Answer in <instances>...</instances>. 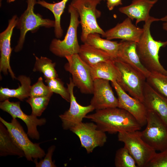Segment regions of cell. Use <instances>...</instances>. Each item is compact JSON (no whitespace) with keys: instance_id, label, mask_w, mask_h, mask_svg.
Wrapping results in <instances>:
<instances>
[{"instance_id":"e575fe53","label":"cell","mask_w":167,"mask_h":167,"mask_svg":"<svg viewBox=\"0 0 167 167\" xmlns=\"http://www.w3.org/2000/svg\"><path fill=\"white\" fill-rule=\"evenodd\" d=\"M122 0H106L107 6L109 11L113 10L114 8L119 5L122 4Z\"/></svg>"},{"instance_id":"52a82bcc","label":"cell","mask_w":167,"mask_h":167,"mask_svg":"<svg viewBox=\"0 0 167 167\" xmlns=\"http://www.w3.org/2000/svg\"><path fill=\"white\" fill-rule=\"evenodd\" d=\"M114 61L119 73L116 81L118 84L131 96L143 103V90L146 77L125 62L118 59Z\"/></svg>"},{"instance_id":"d6986e66","label":"cell","mask_w":167,"mask_h":167,"mask_svg":"<svg viewBox=\"0 0 167 167\" xmlns=\"http://www.w3.org/2000/svg\"><path fill=\"white\" fill-rule=\"evenodd\" d=\"M117 58L118 59L129 65L147 78L151 73L142 65L136 50L137 43L122 40L119 42Z\"/></svg>"},{"instance_id":"f35d334b","label":"cell","mask_w":167,"mask_h":167,"mask_svg":"<svg viewBox=\"0 0 167 167\" xmlns=\"http://www.w3.org/2000/svg\"><path fill=\"white\" fill-rule=\"evenodd\" d=\"M101 1L102 0H104V1H105V0H101Z\"/></svg>"},{"instance_id":"44dd1931","label":"cell","mask_w":167,"mask_h":167,"mask_svg":"<svg viewBox=\"0 0 167 167\" xmlns=\"http://www.w3.org/2000/svg\"><path fill=\"white\" fill-rule=\"evenodd\" d=\"M20 83L18 88L16 89H10L7 88L1 87L0 88V101H2L10 98H18L23 101L30 96L31 86V80L29 77L24 75H20L16 78Z\"/></svg>"},{"instance_id":"ffe728a7","label":"cell","mask_w":167,"mask_h":167,"mask_svg":"<svg viewBox=\"0 0 167 167\" xmlns=\"http://www.w3.org/2000/svg\"><path fill=\"white\" fill-rule=\"evenodd\" d=\"M158 0H133L128 5L119 8V12L126 15L131 20H136L135 24L144 22L150 17L149 12Z\"/></svg>"},{"instance_id":"1f68e13d","label":"cell","mask_w":167,"mask_h":167,"mask_svg":"<svg viewBox=\"0 0 167 167\" xmlns=\"http://www.w3.org/2000/svg\"><path fill=\"white\" fill-rule=\"evenodd\" d=\"M53 93L48 86L44 84L42 78L40 77L38 79L37 82L31 86L30 97H41L52 95Z\"/></svg>"},{"instance_id":"e0dca14e","label":"cell","mask_w":167,"mask_h":167,"mask_svg":"<svg viewBox=\"0 0 167 167\" xmlns=\"http://www.w3.org/2000/svg\"><path fill=\"white\" fill-rule=\"evenodd\" d=\"M129 17L115 27L105 32L101 36L106 39H121L122 40L132 41L137 43L143 32V28L133 24Z\"/></svg>"},{"instance_id":"8d00e7d4","label":"cell","mask_w":167,"mask_h":167,"mask_svg":"<svg viewBox=\"0 0 167 167\" xmlns=\"http://www.w3.org/2000/svg\"><path fill=\"white\" fill-rule=\"evenodd\" d=\"M160 21H164V22L167 21V15H166L165 16H164V17L161 18H160Z\"/></svg>"},{"instance_id":"4dcf8cb0","label":"cell","mask_w":167,"mask_h":167,"mask_svg":"<svg viewBox=\"0 0 167 167\" xmlns=\"http://www.w3.org/2000/svg\"><path fill=\"white\" fill-rule=\"evenodd\" d=\"M45 81L53 93L59 95L67 101L70 102V95L68 89L64 87L60 79L58 78L45 79Z\"/></svg>"},{"instance_id":"3957f363","label":"cell","mask_w":167,"mask_h":167,"mask_svg":"<svg viewBox=\"0 0 167 167\" xmlns=\"http://www.w3.org/2000/svg\"><path fill=\"white\" fill-rule=\"evenodd\" d=\"M101 0H72L70 5L77 11L80 18L82 28L80 39L84 43L90 33H96L104 35L105 32L99 26L97 19L101 15L97 9Z\"/></svg>"},{"instance_id":"5b68a950","label":"cell","mask_w":167,"mask_h":167,"mask_svg":"<svg viewBox=\"0 0 167 167\" xmlns=\"http://www.w3.org/2000/svg\"><path fill=\"white\" fill-rule=\"evenodd\" d=\"M37 2L36 0H27V8L18 18L16 27L19 30L20 34L14 49L15 52H19L22 49L28 32H36L41 27L49 28L55 27L54 20L43 18L40 14L34 12V7Z\"/></svg>"},{"instance_id":"7a4b0ae2","label":"cell","mask_w":167,"mask_h":167,"mask_svg":"<svg viewBox=\"0 0 167 167\" xmlns=\"http://www.w3.org/2000/svg\"><path fill=\"white\" fill-rule=\"evenodd\" d=\"M157 21H160V19L151 16L145 22L143 32L137 43L136 50L141 63L148 71L151 73L167 75V71L160 63L159 55L160 49L167 45V40L165 41L155 40L150 32L152 23Z\"/></svg>"},{"instance_id":"603a6c76","label":"cell","mask_w":167,"mask_h":167,"mask_svg":"<svg viewBox=\"0 0 167 167\" xmlns=\"http://www.w3.org/2000/svg\"><path fill=\"white\" fill-rule=\"evenodd\" d=\"M90 68L93 80L102 79L111 82L116 81L119 78L118 70L113 60L98 63L90 66Z\"/></svg>"},{"instance_id":"ac0fdd59","label":"cell","mask_w":167,"mask_h":167,"mask_svg":"<svg viewBox=\"0 0 167 167\" xmlns=\"http://www.w3.org/2000/svg\"><path fill=\"white\" fill-rule=\"evenodd\" d=\"M143 103L147 109L156 112L167 127V97L160 94L145 82Z\"/></svg>"},{"instance_id":"7c38bea8","label":"cell","mask_w":167,"mask_h":167,"mask_svg":"<svg viewBox=\"0 0 167 167\" xmlns=\"http://www.w3.org/2000/svg\"><path fill=\"white\" fill-rule=\"evenodd\" d=\"M69 79V83H67V85L70 95V108L63 114L59 115L62 122L63 128L65 130H70L82 122L83 119L85 118L87 114L95 109L91 104L83 106L77 102L73 92L75 85L72 78L70 77Z\"/></svg>"},{"instance_id":"d4e9b609","label":"cell","mask_w":167,"mask_h":167,"mask_svg":"<svg viewBox=\"0 0 167 167\" xmlns=\"http://www.w3.org/2000/svg\"><path fill=\"white\" fill-rule=\"evenodd\" d=\"M84 43L106 52L113 60L117 58L119 45V43L117 41L102 38L99 34L94 33L89 34Z\"/></svg>"},{"instance_id":"8992f818","label":"cell","mask_w":167,"mask_h":167,"mask_svg":"<svg viewBox=\"0 0 167 167\" xmlns=\"http://www.w3.org/2000/svg\"><path fill=\"white\" fill-rule=\"evenodd\" d=\"M118 139L124 143L137 167H146L156 153V150L143 140L139 131L119 132Z\"/></svg>"},{"instance_id":"f1b7e54d","label":"cell","mask_w":167,"mask_h":167,"mask_svg":"<svg viewBox=\"0 0 167 167\" xmlns=\"http://www.w3.org/2000/svg\"><path fill=\"white\" fill-rule=\"evenodd\" d=\"M52 95L44 96L29 97L26 100L31 107V114L40 117L46 108Z\"/></svg>"},{"instance_id":"5bb4252c","label":"cell","mask_w":167,"mask_h":167,"mask_svg":"<svg viewBox=\"0 0 167 167\" xmlns=\"http://www.w3.org/2000/svg\"><path fill=\"white\" fill-rule=\"evenodd\" d=\"M118 96V107L131 114L142 127L147 124V109L143 103L127 94L116 81L111 82Z\"/></svg>"},{"instance_id":"4316f807","label":"cell","mask_w":167,"mask_h":167,"mask_svg":"<svg viewBox=\"0 0 167 167\" xmlns=\"http://www.w3.org/2000/svg\"><path fill=\"white\" fill-rule=\"evenodd\" d=\"M35 62L33 69L34 72L42 73L45 79H50L58 78V75L55 69L56 63L48 58L41 56L38 58L34 55Z\"/></svg>"},{"instance_id":"836d02e7","label":"cell","mask_w":167,"mask_h":167,"mask_svg":"<svg viewBox=\"0 0 167 167\" xmlns=\"http://www.w3.org/2000/svg\"><path fill=\"white\" fill-rule=\"evenodd\" d=\"M55 148L54 145H52L48 149L47 153L43 159L38 162L37 159H34V162L36 167H55L56 166L52 160V156Z\"/></svg>"},{"instance_id":"d6a6232c","label":"cell","mask_w":167,"mask_h":167,"mask_svg":"<svg viewBox=\"0 0 167 167\" xmlns=\"http://www.w3.org/2000/svg\"><path fill=\"white\" fill-rule=\"evenodd\" d=\"M147 167H167V148L156 152L147 165Z\"/></svg>"},{"instance_id":"30bf717a","label":"cell","mask_w":167,"mask_h":167,"mask_svg":"<svg viewBox=\"0 0 167 167\" xmlns=\"http://www.w3.org/2000/svg\"><path fill=\"white\" fill-rule=\"evenodd\" d=\"M0 122L8 130L12 138L23 151L27 160L32 161L33 159H42L45 155L44 150L40 146V143H32L29 139L27 133L16 118H12L11 122H8L1 117Z\"/></svg>"},{"instance_id":"d590c367","label":"cell","mask_w":167,"mask_h":167,"mask_svg":"<svg viewBox=\"0 0 167 167\" xmlns=\"http://www.w3.org/2000/svg\"><path fill=\"white\" fill-rule=\"evenodd\" d=\"M163 29L167 32V21L165 22L162 24Z\"/></svg>"},{"instance_id":"74e56055","label":"cell","mask_w":167,"mask_h":167,"mask_svg":"<svg viewBox=\"0 0 167 167\" xmlns=\"http://www.w3.org/2000/svg\"><path fill=\"white\" fill-rule=\"evenodd\" d=\"M7 0V2H8L10 3V2H14L15 0Z\"/></svg>"},{"instance_id":"6da1fadb","label":"cell","mask_w":167,"mask_h":167,"mask_svg":"<svg viewBox=\"0 0 167 167\" xmlns=\"http://www.w3.org/2000/svg\"><path fill=\"white\" fill-rule=\"evenodd\" d=\"M85 118L94 122L100 130L111 134L139 131L142 127L131 114L118 107L96 110Z\"/></svg>"},{"instance_id":"ba28073f","label":"cell","mask_w":167,"mask_h":167,"mask_svg":"<svg viewBox=\"0 0 167 167\" xmlns=\"http://www.w3.org/2000/svg\"><path fill=\"white\" fill-rule=\"evenodd\" d=\"M147 126L140 131L143 140L156 151L167 148V127L156 113L147 109Z\"/></svg>"},{"instance_id":"9c48e42d","label":"cell","mask_w":167,"mask_h":167,"mask_svg":"<svg viewBox=\"0 0 167 167\" xmlns=\"http://www.w3.org/2000/svg\"><path fill=\"white\" fill-rule=\"evenodd\" d=\"M65 58L67 62L64 68L71 75L75 87H77L83 94H92L94 81L91 75L90 66L81 59L78 54Z\"/></svg>"},{"instance_id":"cb8c5ba5","label":"cell","mask_w":167,"mask_h":167,"mask_svg":"<svg viewBox=\"0 0 167 167\" xmlns=\"http://www.w3.org/2000/svg\"><path fill=\"white\" fill-rule=\"evenodd\" d=\"M78 54L81 59L90 66L101 62L113 60L106 52L85 43L80 45Z\"/></svg>"},{"instance_id":"f546056e","label":"cell","mask_w":167,"mask_h":167,"mask_svg":"<svg viewBox=\"0 0 167 167\" xmlns=\"http://www.w3.org/2000/svg\"><path fill=\"white\" fill-rule=\"evenodd\" d=\"M115 165L116 167H137L135 160L125 146L116 151Z\"/></svg>"},{"instance_id":"8fae6325","label":"cell","mask_w":167,"mask_h":167,"mask_svg":"<svg viewBox=\"0 0 167 167\" xmlns=\"http://www.w3.org/2000/svg\"><path fill=\"white\" fill-rule=\"evenodd\" d=\"M70 130L79 137L81 146L88 153L97 147L103 146L107 141L105 132L99 129L96 124L93 122H82Z\"/></svg>"},{"instance_id":"83f0119b","label":"cell","mask_w":167,"mask_h":167,"mask_svg":"<svg viewBox=\"0 0 167 167\" xmlns=\"http://www.w3.org/2000/svg\"><path fill=\"white\" fill-rule=\"evenodd\" d=\"M146 81L155 91L167 97V75L151 73L146 78Z\"/></svg>"},{"instance_id":"9a60e30c","label":"cell","mask_w":167,"mask_h":167,"mask_svg":"<svg viewBox=\"0 0 167 167\" xmlns=\"http://www.w3.org/2000/svg\"><path fill=\"white\" fill-rule=\"evenodd\" d=\"M93 96L90 104L96 110L117 107L118 99L114 96L109 81L102 79L93 80Z\"/></svg>"},{"instance_id":"484cf974","label":"cell","mask_w":167,"mask_h":167,"mask_svg":"<svg viewBox=\"0 0 167 167\" xmlns=\"http://www.w3.org/2000/svg\"><path fill=\"white\" fill-rule=\"evenodd\" d=\"M69 0H62L55 3H49L44 0H38L37 1V4L49 9L53 14L55 22L54 33L57 38H60L63 35V30L61 24V17Z\"/></svg>"},{"instance_id":"277c9868","label":"cell","mask_w":167,"mask_h":167,"mask_svg":"<svg viewBox=\"0 0 167 167\" xmlns=\"http://www.w3.org/2000/svg\"><path fill=\"white\" fill-rule=\"evenodd\" d=\"M68 11L70 15V24L66 34L62 40L54 38L51 41L50 51L55 55L65 57L78 54L80 48L77 38V31L80 24L79 14L76 10L70 4Z\"/></svg>"},{"instance_id":"2e32d148","label":"cell","mask_w":167,"mask_h":167,"mask_svg":"<svg viewBox=\"0 0 167 167\" xmlns=\"http://www.w3.org/2000/svg\"><path fill=\"white\" fill-rule=\"evenodd\" d=\"M16 15H14L8 21L6 28L0 34V72L4 74L9 73L12 78L16 79L10 65V58L12 49L11 40L14 28L18 19Z\"/></svg>"},{"instance_id":"7402d4cb","label":"cell","mask_w":167,"mask_h":167,"mask_svg":"<svg viewBox=\"0 0 167 167\" xmlns=\"http://www.w3.org/2000/svg\"><path fill=\"white\" fill-rule=\"evenodd\" d=\"M25 156L24 153L15 141L8 130L0 123V156Z\"/></svg>"},{"instance_id":"4fadbf2b","label":"cell","mask_w":167,"mask_h":167,"mask_svg":"<svg viewBox=\"0 0 167 167\" xmlns=\"http://www.w3.org/2000/svg\"><path fill=\"white\" fill-rule=\"evenodd\" d=\"M0 108L9 114L12 118H18L22 120L26 125L27 134L30 137L36 140L39 139L40 134L37 126L45 125L46 122L45 118L38 119L31 114H26L22 110L20 102H11L9 99L0 102Z\"/></svg>"}]
</instances>
